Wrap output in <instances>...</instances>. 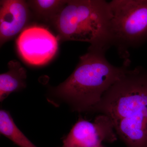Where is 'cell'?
Masks as SVG:
<instances>
[{"instance_id": "cell-1", "label": "cell", "mask_w": 147, "mask_h": 147, "mask_svg": "<svg viewBox=\"0 0 147 147\" xmlns=\"http://www.w3.org/2000/svg\"><path fill=\"white\" fill-rule=\"evenodd\" d=\"M90 113L103 114L127 147H147V69L127 71Z\"/></svg>"}, {"instance_id": "cell-2", "label": "cell", "mask_w": 147, "mask_h": 147, "mask_svg": "<svg viewBox=\"0 0 147 147\" xmlns=\"http://www.w3.org/2000/svg\"><path fill=\"white\" fill-rule=\"evenodd\" d=\"M106 51L90 46L70 76L55 89V94L74 111L90 113L128 69L129 66L124 64L119 67L110 63L105 57Z\"/></svg>"}, {"instance_id": "cell-3", "label": "cell", "mask_w": 147, "mask_h": 147, "mask_svg": "<svg viewBox=\"0 0 147 147\" xmlns=\"http://www.w3.org/2000/svg\"><path fill=\"white\" fill-rule=\"evenodd\" d=\"M112 15L104 0H69L52 23L59 40L87 42L107 51L112 46Z\"/></svg>"}, {"instance_id": "cell-4", "label": "cell", "mask_w": 147, "mask_h": 147, "mask_svg": "<svg viewBox=\"0 0 147 147\" xmlns=\"http://www.w3.org/2000/svg\"><path fill=\"white\" fill-rule=\"evenodd\" d=\"M109 2L112 46L116 47L123 64L129 66V50L140 47L147 40V0Z\"/></svg>"}, {"instance_id": "cell-5", "label": "cell", "mask_w": 147, "mask_h": 147, "mask_svg": "<svg viewBox=\"0 0 147 147\" xmlns=\"http://www.w3.org/2000/svg\"><path fill=\"white\" fill-rule=\"evenodd\" d=\"M58 38L47 29L33 26L24 29L18 36L16 45L19 55L26 62L42 65L51 61L58 49Z\"/></svg>"}, {"instance_id": "cell-6", "label": "cell", "mask_w": 147, "mask_h": 147, "mask_svg": "<svg viewBox=\"0 0 147 147\" xmlns=\"http://www.w3.org/2000/svg\"><path fill=\"white\" fill-rule=\"evenodd\" d=\"M117 137L109 118L99 114L92 122L80 118L61 147H97L103 142L113 143Z\"/></svg>"}, {"instance_id": "cell-7", "label": "cell", "mask_w": 147, "mask_h": 147, "mask_svg": "<svg viewBox=\"0 0 147 147\" xmlns=\"http://www.w3.org/2000/svg\"><path fill=\"white\" fill-rule=\"evenodd\" d=\"M27 2L2 0L0 2V44L2 46L24 30L30 16Z\"/></svg>"}, {"instance_id": "cell-8", "label": "cell", "mask_w": 147, "mask_h": 147, "mask_svg": "<svg viewBox=\"0 0 147 147\" xmlns=\"http://www.w3.org/2000/svg\"><path fill=\"white\" fill-rule=\"evenodd\" d=\"M8 71L0 75V100L3 101L14 92L26 87V70L19 62L11 61L8 63Z\"/></svg>"}, {"instance_id": "cell-9", "label": "cell", "mask_w": 147, "mask_h": 147, "mask_svg": "<svg viewBox=\"0 0 147 147\" xmlns=\"http://www.w3.org/2000/svg\"><path fill=\"white\" fill-rule=\"evenodd\" d=\"M0 132L20 147H37L30 141L13 122L9 113L0 111Z\"/></svg>"}, {"instance_id": "cell-10", "label": "cell", "mask_w": 147, "mask_h": 147, "mask_svg": "<svg viewBox=\"0 0 147 147\" xmlns=\"http://www.w3.org/2000/svg\"><path fill=\"white\" fill-rule=\"evenodd\" d=\"M67 1L32 0L27 2L30 8L39 18L52 22L59 14Z\"/></svg>"}, {"instance_id": "cell-11", "label": "cell", "mask_w": 147, "mask_h": 147, "mask_svg": "<svg viewBox=\"0 0 147 147\" xmlns=\"http://www.w3.org/2000/svg\"><path fill=\"white\" fill-rule=\"evenodd\" d=\"M97 147H104V146H102V145H100V146H99Z\"/></svg>"}]
</instances>
